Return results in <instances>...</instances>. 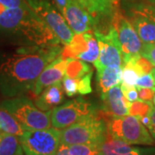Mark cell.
Wrapping results in <instances>:
<instances>
[{
	"label": "cell",
	"mask_w": 155,
	"mask_h": 155,
	"mask_svg": "<svg viewBox=\"0 0 155 155\" xmlns=\"http://www.w3.org/2000/svg\"><path fill=\"white\" fill-rule=\"evenodd\" d=\"M61 44L27 46L0 63V91L6 97H14L33 91L35 84L49 63L61 55Z\"/></svg>",
	"instance_id": "cell-1"
},
{
	"label": "cell",
	"mask_w": 155,
	"mask_h": 155,
	"mask_svg": "<svg viewBox=\"0 0 155 155\" xmlns=\"http://www.w3.org/2000/svg\"><path fill=\"white\" fill-rule=\"evenodd\" d=\"M0 31L27 46L61 44L53 30L29 7L6 9L0 14Z\"/></svg>",
	"instance_id": "cell-2"
},
{
	"label": "cell",
	"mask_w": 155,
	"mask_h": 155,
	"mask_svg": "<svg viewBox=\"0 0 155 155\" xmlns=\"http://www.w3.org/2000/svg\"><path fill=\"white\" fill-rule=\"evenodd\" d=\"M0 109L11 114L24 129H44L52 126V111L41 110L35 103L23 95L7 97L0 103Z\"/></svg>",
	"instance_id": "cell-3"
},
{
	"label": "cell",
	"mask_w": 155,
	"mask_h": 155,
	"mask_svg": "<svg viewBox=\"0 0 155 155\" xmlns=\"http://www.w3.org/2000/svg\"><path fill=\"white\" fill-rule=\"evenodd\" d=\"M108 136L106 122L97 114L87 116L69 127L61 129V143L102 144Z\"/></svg>",
	"instance_id": "cell-4"
},
{
	"label": "cell",
	"mask_w": 155,
	"mask_h": 155,
	"mask_svg": "<svg viewBox=\"0 0 155 155\" xmlns=\"http://www.w3.org/2000/svg\"><path fill=\"white\" fill-rule=\"evenodd\" d=\"M106 123L108 134L113 138L133 146L155 145V140L148 128L136 116H109Z\"/></svg>",
	"instance_id": "cell-5"
},
{
	"label": "cell",
	"mask_w": 155,
	"mask_h": 155,
	"mask_svg": "<svg viewBox=\"0 0 155 155\" xmlns=\"http://www.w3.org/2000/svg\"><path fill=\"white\" fill-rule=\"evenodd\" d=\"M19 139L25 155H55L61 144V129H25Z\"/></svg>",
	"instance_id": "cell-6"
},
{
	"label": "cell",
	"mask_w": 155,
	"mask_h": 155,
	"mask_svg": "<svg viewBox=\"0 0 155 155\" xmlns=\"http://www.w3.org/2000/svg\"><path fill=\"white\" fill-rule=\"evenodd\" d=\"M28 6L44 21L64 46L69 44L75 34L58 11L53 0H25Z\"/></svg>",
	"instance_id": "cell-7"
},
{
	"label": "cell",
	"mask_w": 155,
	"mask_h": 155,
	"mask_svg": "<svg viewBox=\"0 0 155 155\" xmlns=\"http://www.w3.org/2000/svg\"><path fill=\"white\" fill-rule=\"evenodd\" d=\"M96 114L97 108L92 103L78 97L54 108L51 113V124L53 127L63 129Z\"/></svg>",
	"instance_id": "cell-8"
},
{
	"label": "cell",
	"mask_w": 155,
	"mask_h": 155,
	"mask_svg": "<svg viewBox=\"0 0 155 155\" xmlns=\"http://www.w3.org/2000/svg\"><path fill=\"white\" fill-rule=\"evenodd\" d=\"M110 21L118 34V39L122 48L123 64L139 57L140 55L143 42L129 20L122 15V12L117 11Z\"/></svg>",
	"instance_id": "cell-9"
},
{
	"label": "cell",
	"mask_w": 155,
	"mask_h": 155,
	"mask_svg": "<svg viewBox=\"0 0 155 155\" xmlns=\"http://www.w3.org/2000/svg\"><path fill=\"white\" fill-rule=\"evenodd\" d=\"M94 35L100 48L98 60L94 63L95 67H122V48L118 39V34L114 26L110 24L107 33L95 29Z\"/></svg>",
	"instance_id": "cell-10"
},
{
	"label": "cell",
	"mask_w": 155,
	"mask_h": 155,
	"mask_svg": "<svg viewBox=\"0 0 155 155\" xmlns=\"http://www.w3.org/2000/svg\"><path fill=\"white\" fill-rule=\"evenodd\" d=\"M61 14L75 35L91 31L97 23L96 18L76 0H69Z\"/></svg>",
	"instance_id": "cell-11"
},
{
	"label": "cell",
	"mask_w": 155,
	"mask_h": 155,
	"mask_svg": "<svg viewBox=\"0 0 155 155\" xmlns=\"http://www.w3.org/2000/svg\"><path fill=\"white\" fill-rule=\"evenodd\" d=\"M67 66V59L62 55L57 57L55 60L49 63L40 74L35 84L32 91L34 96L37 97L48 86L62 81L66 74Z\"/></svg>",
	"instance_id": "cell-12"
},
{
	"label": "cell",
	"mask_w": 155,
	"mask_h": 155,
	"mask_svg": "<svg viewBox=\"0 0 155 155\" xmlns=\"http://www.w3.org/2000/svg\"><path fill=\"white\" fill-rule=\"evenodd\" d=\"M103 112L109 116H124L129 115L130 103L127 101L122 91V87L116 85L107 92L101 95Z\"/></svg>",
	"instance_id": "cell-13"
},
{
	"label": "cell",
	"mask_w": 155,
	"mask_h": 155,
	"mask_svg": "<svg viewBox=\"0 0 155 155\" xmlns=\"http://www.w3.org/2000/svg\"><path fill=\"white\" fill-rule=\"evenodd\" d=\"M62 81L54 84L45 88L36 97L35 104L42 111H52L57 106L61 105L65 99Z\"/></svg>",
	"instance_id": "cell-14"
},
{
	"label": "cell",
	"mask_w": 155,
	"mask_h": 155,
	"mask_svg": "<svg viewBox=\"0 0 155 155\" xmlns=\"http://www.w3.org/2000/svg\"><path fill=\"white\" fill-rule=\"evenodd\" d=\"M127 19L143 43H155V23L151 19L131 10Z\"/></svg>",
	"instance_id": "cell-15"
},
{
	"label": "cell",
	"mask_w": 155,
	"mask_h": 155,
	"mask_svg": "<svg viewBox=\"0 0 155 155\" xmlns=\"http://www.w3.org/2000/svg\"><path fill=\"white\" fill-rule=\"evenodd\" d=\"M97 80L98 82L101 94L107 92L110 89L116 85L122 84V67H98L97 68Z\"/></svg>",
	"instance_id": "cell-16"
},
{
	"label": "cell",
	"mask_w": 155,
	"mask_h": 155,
	"mask_svg": "<svg viewBox=\"0 0 155 155\" xmlns=\"http://www.w3.org/2000/svg\"><path fill=\"white\" fill-rule=\"evenodd\" d=\"M140 149V147H133V145L113 138L109 134L107 139L101 144L103 155H127L138 152Z\"/></svg>",
	"instance_id": "cell-17"
},
{
	"label": "cell",
	"mask_w": 155,
	"mask_h": 155,
	"mask_svg": "<svg viewBox=\"0 0 155 155\" xmlns=\"http://www.w3.org/2000/svg\"><path fill=\"white\" fill-rule=\"evenodd\" d=\"M88 48V41L86 37V32L75 35L72 41L69 44L64 46L61 55L64 58L78 59L80 54L84 53Z\"/></svg>",
	"instance_id": "cell-18"
},
{
	"label": "cell",
	"mask_w": 155,
	"mask_h": 155,
	"mask_svg": "<svg viewBox=\"0 0 155 155\" xmlns=\"http://www.w3.org/2000/svg\"><path fill=\"white\" fill-rule=\"evenodd\" d=\"M22 149L20 139L17 135L1 133L0 134V155H22Z\"/></svg>",
	"instance_id": "cell-19"
},
{
	"label": "cell",
	"mask_w": 155,
	"mask_h": 155,
	"mask_svg": "<svg viewBox=\"0 0 155 155\" xmlns=\"http://www.w3.org/2000/svg\"><path fill=\"white\" fill-rule=\"evenodd\" d=\"M24 128L17 119L8 111L0 109V132L17 135L20 137Z\"/></svg>",
	"instance_id": "cell-20"
},
{
	"label": "cell",
	"mask_w": 155,
	"mask_h": 155,
	"mask_svg": "<svg viewBox=\"0 0 155 155\" xmlns=\"http://www.w3.org/2000/svg\"><path fill=\"white\" fill-rule=\"evenodd\" d=\"M94 17L98 18H112L114 14L118 11V0H91Z\"/></svg>",
	"instance_id": "cell-21"
},
{
	"label": "cell",
	"mask_w": 155,
	"mask_h": 155,
	"mask_svg": "<svg viewBox=\"0 0 155 155\" xmlns=\"http://www.w3.org/2000/svg\"><path fill=\"white\" fill-rule=\"evenodd\" d=\"M91 71V67L87 64V62L79 59L67 58V66L65 76L73 78H80Z\"/></svg>",
	"instance_id": "cell-22"
},
{
	"label": "cell",
	"mask_w": 155,
	"mask_h": 155,
	"mask_svg": "<svg viewBox=\"0 0 155 155\" xmlns=\"http://www.w3.org/2000/svg\"><path fill=\"white\" fill-rule=\"evenodd\" d=\"M86 37L88 41V48L84 53L80 54L78 59L82 60L87 63H93L98 60L100 54V48L98 41L95 36L94 33L92 34L90 31L86 32Z\"/></svg>",
	"instance_id": "cell-23"
},
{
	"label": "cell",
	"mask_w": 155,
	"mask_h": 155,
	"mask_svg": "<svg viewBox=\"0 0 155 155\" xmlns=\"http://www.w3.org/2000/svg\"><path fill=\"white\" fill-rule=\"evenodd\" d=\"M142 76L133 61H129L122 66V84L126 86H136L139 78Z\"/></svg>",
	"instance_id": "cell-24"
},
{
	"label": "cell",
	"mask_w": 155,
	"mask_h": 155,
	"mask_svg": "<svg viewBox=\"0 0 155 155\" xmlns=\"http://www.w3.org/2000/svg\"><path fill=\"white\" fill-rule=\"evenodd\" d=\"M72 155H103L101 144H78L68 146Z\"/></svg>",
	"instance_id": "cell-25"
},
{
	"label": "cell",
	"mask_w": 155,
	"mask_h": 155,
	"mask_svg": "<svg viewBox=\"0 0 155 155\" xmlns=\"http://www.w3.org/2000/svg\"><path fill=\"white\" fill-rule=\"evenodd\" d=\"M153 103L145 102L142 100H137L135 102L130 103L129 105V115L138 117L139 119L146 116H148L152 108L153 107Z\"/></svg>",
	"instance_id": "cell-26"
},
{
	"label": "cell",
	"mask_w": 155,
	"mask_h": 155,
	"mask_svg": "<svg viewBox=\"0 0 155 155\" xmlns=\"http://www.w3.org/2000/svg\"><path fill=\"white\" fill-rule=\"evenodd\" d=\"M129 10L140 13L145 17H148L155 23V5L152 4L140 3L133 5Z\"/></svg>",
	"instance_id": "cell-27"
},
{
	"label": "cell",
	"mask_w": 155,
	"mask_h": 155,
	"mask_svg": "<svg viewBox=\"0 0 155 155\" xmlns=\"http://www.w3.org/2000/svg\"><path fill=\"white\" fill-rule=\"evenodd\" d=\"M92 71L78 79V92L80 95H87L92 91L91 89Z\"/></svg>",
	"instance_id": "cell-28"
},
{
	"label": "cell",
	"mask_w": 155,
	"mask_h": 155,
	"mask_svg": "<svg viewBox=\"0 0 155 155\" xmlns=\"http://www.w3.org/2000/svg\"><path fill=\"white\" fill-rule=\"evenodd\" d=\"M62 84L64 91L67 97H71L77 95L78 92V79L73 78L64 76L62 79Z\"/></svg>",
	"instance_id": "cell-29"
},
{
	"label": "cell",
	"mask_w": 155,
	"mask_h": 155,
	"mask_svg": "<svg viewBox=\"0 0 155 155\" xmlns=\"http://www.w3.org/2000/svg\"><path fill=\"white\" fill-rule=\"evenodd\" d=\"M134 65L139 69V71L140 72L141 75L143 76L145 74H147L152 72L153 68V65L147 59H146L143 56L140 55L137 58L132 60Z\"/></svg>",
	"instance_id": "cell-30"
},
{
	"label": "cell",
	"mask_w": 155,
	"mask_h": 155,
	"mask_svg": "<svg viewBox=\"0 0 155 155\" xmlns=\"http://www.w3.org/2000/svg\"><path fill=\"white\" fill-rule=\"evenodd\" d=\"M140 55L147 59L155 67V43H143Z\"/></svg>",
	"instance_id": "cell-31"
},
{
	"label": "cell",
	"mask_w": 155,
	"mask_h": 155,
	"mask_svg": "<svg viewBox=\"0 0 155 155\" xmlns=\"http://www.w3.org/2000/svg\"><path fill=\"white\" fill-rule=\"evenodd\" d=\"M154 86V78L151 72L139 78L137 83H136L137 88H153Z\"/></svg>",
	"instance_id": "cell-32"
},
{
	"label": "cell",
	"mask_w": 155,
	"mask_h": 155,
	"mask_svg": "<svg viewBox=\"0 0 155 155\" xmlns=\"http://www.w3.org/2000/svg\"><path fill=\"white\" fill-rule=\"evenodd\" d=\"M122 91L125 98L129 102L133 103L139 99L138 91L136 86H126L124 84H122Z\"/></svg>",
	"instance_id": "cell-33"
},
{
	"label": "cell",
	"mask_w": 155,
	"mask_h": 155,
	"mask_svg": "<svg viewBox=\"0 0 155 155\" xmlns=\"http://www.w3.org/2000/svg\"><path fill=\"white\" fill-rule=\"evenodd\" d=\"M155 87V86H154ZM153 88H137L139 95V99L153 103L155 95V90Z\"/></svg>",
	"instance_id": "cell-34"
},
{
	"label": "cell",
	"mask_w": 155,
	"mask_h": 155,
	"mask_svg": "<svg viewBox=\"0 0 155 155\" xmlns=\"http://www.w3.org/2000/svg\"><path fill=\"white\" fill-rule=\"evenodd\" d=\"M0 4L5 6L6 9H14L28 6L25 0H0Z\"/></svg>",
	"instance_id": "cell-35"
},
{
	"label": "cell",
	"mask_w": 155,
	"mask_h": 155,
	"mask_svg": "<svg viewBox=\"0 0 155 155\" xmlns=\"http://www.w3.org/2000/svg\"><path fill=\"white\" fill-rule=\"evenodd\" d=\"M149 118L150 121L148 125H147V128L149 130V132L152 134L153 138L155 140V106L152 108V110L149 113Z\"/></svg>",
	"instance_id": "cell-36"
},
{
	"label": "cell",
	"mask_w": 155,
	"mask_h": 155,
	"mask_svg": "<svg viewBox=\"0 0 155 155\" xmlns=\"http://www.w3.org/2000/svg\"><path fill=\"white\" fill-rule=\"evenodd\" d=\"M76 1L78 2L85 10H87L94 17V10H93V5H92V3H91V0H76Z\"/></svg>",
	"instance_id": "cell-37"
},
{
	"label": "cell",
	"mask_w": 155,
	"mask_h": 155,
	"mask_svg": "<svg viewBox=\"0 0 155 155\" xmlns=\"http://www.w3.org/2000/svg\"><path fill=\"white\" fill-rule=\"evenodd\" d=\"M55 155H72V154H71V153H70V152H69L68 146L63 144V143H61Z\"/></svg>",
	"instance_id": "cell-38"
},
{
	"label": "cell",
	"mask_w": 155,
	"mask_h": 155,
	"mask_svg": "<svg viewBox=\"0 0 155 155\" xmlns=\"http://www.w3.org/2000/svg\"><path fill=\"white\" fill-rule=\"evenodd\" d=\"M147 153H148V150H145V149H141L138 151V152H135V153H129V154L127 155H147Z\"/></svg>",
	"instance_id": "cell-39"
},
{
	"label": "cell",
	"mask_w": 155,
	"mask_h": 155,
	"mask_svg": "<svg viewBox=\"0 0 155 155\" xmlns=\"http://www.w3.org/2000/svg\"><path fill=\"white\" fill-rule=\"evenodd\" d=\"M147 3H149V4H152V5H155V0H146Z\"/></svg>",
	"instance_id": "cell-40"
},
{
	"label": "cell",
	"mask_w": 155,
	"mask_h": 155,
	"mask_svg": "<svg viewBox=\"0 0 155 155\" xmlns=\"http://www.w3.org/2000/svg\"><path fill=\"white\" fill-rule=\"evenodd\" d=\"M151 73H152V74H153V78H154V82H155V67L153 68V70H152Z\"/></svg>",
	"instance_id": "cell-41"
},
{
	"label": "cell",
	"mask_w": 155,
	"mask_h": 155,
	"mask_svg": "<svg viewBox=\"0 0 155 155\" xmlns=\"http://www.w3.org/2000/svg\"><path fill=\"white\" fill-rule=\"evenodd\" d=\"M154 90H155V87H154ZM153 105L155 106V95H154V97H153Z\"/></svg>",
	"instance_id": "cell-42"
},
{
	"label": "cell",
	"mask_w": 155,
	"mask_h": 155,
	"mask_svg": "<svg viewBox=\"0 0 155 155\" xmlns=\"http://www.w3.org/2000/svg\"><path fill=\"white\" fill-rule=\"evenodd\" d=\"M149 155H155V153H152V154H149Z\"/></svg>",
	"instance_id": "cell-43"
},
{
	"label": "cell",
	"mask_w": 155,
	"mask_h": 155,
	"mask_svg": "<svg viewBox=\"0 0 155 155\" xmlns=\"http://www.w3.org/2000/svg\"><path fill=\"white\" fill-rule=\"evenodd\" d=\"M0 134H1V132H0Z\"/></svg>",
	"instance_id": "cell-44"
},
{
	"label": "cell",
	"mask_w": 155,
	"mask_h": 155,
	"mask_svg": "<svg viewBox=\"0 0 155 155\" xmlns=\"http://www.w3.org/2000/svg\"><path fill=\"white\" fill-rule=\"evenodd\" d=\"M22 155H24V154H22Z\"/></svg>",
	"instance_id": "cell-45"
}]
</instances>
